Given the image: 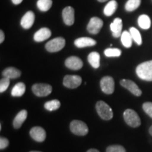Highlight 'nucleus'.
I'll return each mask as SVG.
<instances>
[{
  "label": "nucleus",
  "instance_id": "nucleus-11",
  "mask_svg": "<svg viewBox=\"0 0 152 152\" xmlns=\"http://www.w3.org/2000/svg\"><path fill=\"white\" fill-rule=\"evenodd\" d=\"M62 16L64 23L67 26H72L75 22V11L71 7H67L64 9Z\"/></svg>",
  "mask_w": 152,
  "mask_h": 152
},
{
  "label": "nucleus",
  "instance_id": "nucleus-27",
  "mask_svg": "<svg viewBox=\"0 0 152 152\" xmlns=\"http://www.w3.org/2000/svg\"><path fill=\"white\" fill-rule=\"evenodd\" d=\"M130 33L133 40L138 45H141L142 43V39L140 31L137 29H136L135 28L132 27L130 28Z\"/></svg>",
  "mask_w": 152,
  "mask_h": 152
},
{
  "label": "nucleus",
  "instance_id": "nucleus-14",
  "mask_svg": "<svg viewBox=\"0 0 152 152\" xmlns=\"http://www.w3.org/2000/svg\"><path fill=\"white\" fill-rule=\"evenodd\" d=\"M110 28L112 31V35L114 37L117 38L121 37L122 35V28L123 22L122 19L120 18H116L114 19L113 22L110 25Z\"/></svg>",
  "mask_w": 152,
  "mask_h": 152
},
{
  "label": "nucleus",
  "instance_id": "nucleus-15",
  "mask_svg": "<svg viewBox=\"0 0 152 152\" xmlns=\"http://www.w3.org/2000/svg\"><path fill=\"white\" fill-rule=\"evenodd\" d=\"M35 21V14L33 11H29L23 16L20 20V25L24 29H29L33 26Z\"/></svg>",
  "mask_w": 152,
  "mask_h": 152
},
{
  "label": "nucleus",
  "instance_id": "nucleus-20",
  "mask_svg": "<svg viewBox=\"0 0 152 152\" xmlns=\"http://www.w3.org/2000/svg\"><path fill=\"white\" fill-rule=\"evenodd\" d=\"M90 65L94 68H98L100 66V55L98 52H91L87 57Z\"/></svg>",
  "mask_w": 152,
  "mask_h": 152
},
{
  "label": "nucleus",
  "instance_id": "nucleus-32",
  "mask_svg": "<svg viewBox=\"0 0 152 152\" xmlns=\"http://www.w3.org/2000/svg\"><path fill=\"white\" fill-rule=\"evenodd\" d=\"M142 106L145 113L152 118V102H145Z\"/></svg>",
  "mask_w": 152,
  "mask_h": 152
},
{
  "label": "nucleus",
  "instance_id": "nucleus-25",
  "mask_svg": "<svg viewBox=\"0 0 152 152\" xmlns=\"http://www.w3.org/2000/svg\"><path fill=\"white\" fill-rule=\"evenodd\" d=\"M52 6V0H38L37 7L41 11H47Z\"/></svg>",
  "mask_w": 152,
  "mask_h": 152
},
{
  "label": "nucleus",
  "instance_id": "nucleus-39",
  "mask_svg": "<svg viewBox=\"0 0 152 152\" xmlns=\"http://www.w3.org/2000/svg\"><path fill=\"white\" fill-rule=\"evenodd\" d=\"M30 152H41V151H30Z\"/></svg>",
  "mask_w": 152,
  "mask_h": 152
},
{
  "label": "nucleus",
  "instance_id": "nucleus-7",
  "mask_svg": "<svg viewBox=\"0 0 152 152\" xmlns=\"http://www.w3.org/2000/svg\"><path fill=\"white\" fill-rule=\"evenodd\" d=\"M100 87L102 92L106 94H111L114 92L115 83L113 77L105 76L100 81Z\"/></svg>",
  "mask_w": 152,
  "mask_h": 152
},
{
  "label": "nucleus",
  "instance_id": "nucleus-1",
  "mask_svg": "<svg viewBox=\"0 0 152 152\" xmlns=\"http://www.w3.org/2000/svg\"><path fill=\"white\" fill-rule=\"evenodd\" d=\"M136 73L140 79L152 81V60L140 64L136 68Z\"/></svg>",
  "mask_w": 152,
  "mask_h": 152
},
{
  "label": "nucleus",
  "instance_id": "nucleus-35",
  "mask_svg": "<svg viewBox=\"0 0 152 152\" xmlns=\"http://www.w3.org/2000/svg\"><path fill=\"white\" fill-rule=\"evenodd\" d=\"M12 2L15 5H18L19 4H20L23 1V0H11Z\"/></svg>",
  "mask_w": 152,
  "mask_h": 152
},
{
  "label": "nucleus",
  "instance_id": "nucleus-31",
  "mask_svg": "<svg viewBox=\"0 0 152 152\" xmlns=\"http://www.w3.org/2000/svg\"><path fill=\"white\" fill-rule=\"evenodd\" d=\"M106 152H126V150L123 146L111 145L107 147Z\"/></svg>",
  "mask_w": 152,
  "mask_h": 152
},
{
  "label": "nucleus",
  "instance_id": "nucleus-34",
  "mask_svg": "<svg viewBox=\"0 0 152 152\" xmlns=\"http://www.w3.org/2000/svg\"><path fill=\"white\" fill-rule=\"evenodd\" d=\"M4 32L1 30H0V43H2L4 41Z\"/></svg>",
  "mask_w": 152,
  "mask_h": 152
},
{
  "label": "nucleus",
  "instance_id": "nucleus-24",
  "mask_svg": "<svg viewBox=\"0 0 152 152\" xmlns=\"http://www.w3.org/2000/svg\"><path fill=\"white\" fill-rule=\"evenodd\" d=\"M121 42L125 47L130 48L132 46V37L130 35V32L123 31L122 35L121 36Z\"/></svg>",
  "mask_w": 152,
  "mask_h": 152
},
{
  "label": "nucleus",
  "instance_id": "nucleus-38",
  "mask_svg": "<svg viewBox=\"0 0 152 152\" xmlns=\"http://www.w3.org/2000/svg\"><path fill=\"white\" fill-rule=\"evenodd\" d=\"M97 1H100V2H104V1H106L107 0H97Z\"/></svg>",
  "mask_w": 152,
  "mask_h": 152
},
{
  "label": "nucleus",
  "instance_id": "nucleus-19",
  "mask_svg": "<svg viewBox=\"0 0 152 152\" xmlns=\"http://www.w3.org/2000/svg\"><path fill=\"white\" fill-rule=\"evenodd\" d=\"M2 75L4 77H7L9 79L18 78L21 75V72L16 68L9 67L4 70Z\"/></svg>",
  "mask_w": 152,
  "mask_h": 152
},
{
  "label": "nucleus",
  "instance_id": "nucleus-13",
  "mask_svg": "<svg viewBox=\"0 0 152 152\" xmlns=\"http://www.w3.org/2000/svg\"><path fill=\"white\" fill-rule=\"evenodd\" d=\"M65 65L67 68L71 70H80L83 67V63L79 57L70 56L65 61Z\"/></svg>",
  "mask_w": 152,
  "mask_h": 152
},
{
  "label": "nucleus",
  "instance_id": "nucleus-26",
  "mask_svg": "<svg viewBox=\"0 0 152 152\" xmlns=\"http://www.w3.org/2000/svg\"><path fill=\"white\" fill-rule=\"evenodd\" d=\"M61 106V103L58 100L54 99L52 101H49L45 104V108L49 111H53L55 110L59 109Z\"/></svg>",
  "mask_w": 152,
  "mask_h": 152
},
{
  "label": "nucleus",
  "instance_id": "nucleus-37",
  "mask_svg": "<svg viewBox=\"0 0 152 152\" xmlns=\"http://www.w3.org/2000/svg\"><path fill=\"white\" fill-rule=\"evenodd\" d=\"M149 134H151V135L152 136V125L151 127H150V128H149Z\"/></svg>",
  "mask_w": 152,
  "mask_h": 152
},
{
  "label": "nucleus",
  "instance_id": "nucleus-5",
  "mask_svg": "<svg viewBox=\"0 0 152 152\" xmlns=\"http://www.w3.org/2000/svg\"><path fill=\"white\" fill-rule=\"evenodd\" d=\"M71 132L76 135L85 136L88 133L89 129L87 125L81 121H73L70 125Z\"/></svg>",
  "mask_w": 152,
  "mask_h": 152
},
{
  "label": "nucleus",
  "instance_id": "nucleus-6",
  "mask_svg": "<svg viewBox=\"0 0 152 152\" xmlns=\"http://www.w3.org/2000/svg\"><path fill=\"white\" fill-rule=\"evenodd\" d=\"M32 90L34 94L37 96H46L52 92V87L50 85L45 83H37L33 85Z\"/></svg>",
  "mask_w": 152,
  "mask_h": 152
},
{
  "label": "nucleus",
  "instance_id": "nucleus-8",
  "mask_svg": "<svg viewBox=\"0 0 152 152\" xmlns=\"http://www.w3.org/2000/svg\"><path fill=\"white\" fill-rule=\"evenodd\" d=\"M103 20L102 19L98 17H92L87 25V30L90 33L96 35L99 33L102 26H103Z\"/></svg>",
  "mask_w": 152,
  "mask_h": 152
},
{
  "label": "nucleus",
  "instance_id": "nucleus-10",
  "mask_svg": "<svg viewBox=\"0 0 152 152\" xmlns=\"http://www.w3.org/2000/svg\"><path fill=\"white\" fill-rule=\"evenodd\" d=\"M120 83H121V86H123L125 89L130 91L132 94L135 95L137 96H141L142 90L139 88V87L136 85V83H134L133 81L130 80L123 79L120 82Z\"/></svg>",
  "mask_w": 152,
  "mask_h": 152
},
{
  "label": "nucleus",
  "instance_id": "nucleus-17",
  "mask_svg": "<svg viewBox=\"0 0 152 152\" xmlns=\"http://www.w3.org/2000/svg\"><path fill=\"white\" fill-rule=\"evenodd\" d=\"M74 44L78 48H84L86 47L94 46L96 42L90 37H80L75 39Z\"/></svg>",
  "mask_w": 152,
  "mask_h": 152
},
{
  "label": "nucleus",
  "instance_id": "nucleus-29",
  "mask_svg": "<svg viewBox=\"0 0 152 152\" xmlns=\"http://www.w3.org/2000/svg\"><path fill=\"white\" fill-rule=\"evenodd\" d=\"M121 54V51L117 48H108L104 51V54L107 57H118Z\"/></svg>",
  "mask_w": 152,
  "mask_h": 152
},
{
  "label": "nucleus",
  "instance_id": "nucleus-12",
  "mask_svg": "<svg viewBox=\"0 0 152 152\" xmlns=\"http://www.w3.org/2000/svg\"><path fill=\"white\" fill-rule=\"evenodd\" d=\"M30 134L34 140L39 142H44L46 139V132L41 127H34L30 130Z\"/></svg>",
  "mask_w": 152,
  "mask_h": 152
},
{
  "label": "nucleus",
  "instance_id": "nucleus-21",
  "mask_svg": "<svg viewBox=\"0 0 152 152\" xmlns=\"http://www.w3.org/2000/svg\"><path fill=\"white\" fill-rule=\"evenodd\" d=\"M118 8V3L115 0H111L106 5L104 9V14L106 16H111L115 12Z\"/></svg>",
  "mask_w": 152,
  "mask_h": 152
},
{
  "label": "nucleus",
  "instance_id": "nucleus-36",
  "mask_svg": "<svg viewBox=\"0 0 152 152\" xmlns=\"http://www.w3.org/2000/svg\"><path fill=\"white\" fill-rule=\"evenodd\" d=\"M87 152H99V151H98L97 149H91L90 150H88Z\"/></svg>",
  "mask_w": 152,
  "mask_h": 152
},
{
  "label": "nucleus",
  "instance_id": "nucleus-33",
  "mask_svg": "<svg viewBox=\"0 0 152 152\" xmlns=\"http://www.w3.org/2000/svg\"><path fill=\"white\" fill-rule=\"evenodd\" d=\"M9 144V142L7 138L1 137V139H0V149L1 150L4 149L6 147H8Z\"/></svg>",
  "mask_w": 152,
  "mask_h": 152
},
{
  "label": "nucleus",
  "instance_id": "nucleus-23",
  "mask_svg": "<svg viewBox=\"0 0 152 152\" xmlns=\"http://www.w3.org/2000/svg\"><path fill=\"white\" fill-rule=\"evenodd\" d=\"M138 25L142 29H149L151 27V19L147 15H141L138 18Z\"/></svg>",
  "mask_w": 152,
  "mask_h": 152
},
{
  "label": "nucleus",
  "instance_id": "nucleus-3",
  "mask_svg": "<svg viewBox=\"0 0 152 152\" xmlns=\"http://www.w3.org/2000/svg\"><path fill=\"white\" fill-rule=\"evenodd\" d=\"M123 118L125 123L132 128H137L141 125V120L138 114L132 109H127L123 113Z\"/></svg>",
  "mask_w": 152,
  "mask_h": 152
},
{
  "label": "nucleus",
  "instance_id": "nucleus-9",
  "mask_svg": "<svg viewBox=\"0 0 152 152\" xmlns=\"http://www.w3.org/2000/svg\"><path fill=\"white\" fill-rule=\"evenodd\" d=\"M63 83L64 86L68 88H77L81 85L82 77L79 75H66L64 78Z\"/></svg>",
  "mask_w": 152,
  "mask_h": 152
},
{
  "label": "nucleus",
  "instance_id": "nucleus-30",
  "mask_svg": "<svg viewBox=\"0 0 152 152\" xmlns=\"http://www.w3.org/2000/svg\"><path fill=\"white\" fill-rule=\"evenodd\" d=\"M10 84V79L7 78V77H4L1 79L0 80V92L3 93L7 90Z\"/></svg>",
  "mask_w": 152,
  "mask_h": 152
},
{
  "label": "nucleus",
  "instance_id": "nucleus-16",
  "mask_svg": "<svg viewBox=\"0 0 152 152\" xmlns=\"http://www.w3.org/2000/svg\"><path fill=\"white\" fill-rule=\"evenodd\" d=\"M52 35V32L47 28H42L36 32L34 35V40L37 42L46 40Z\"/></svg>",
  "mask_w": 152,
  "mask_h": 152
},
{
  "label": "nucleus",
  "instance_id": "nucleus-28",
  "mask_svg": "<svg viewBox=\"0 0 152 152\" xmlns=\"http://www.w3.org/2000/svg\"><path fill=\"white\" fill-rule=\"evenodd\" d=\"M140 4L141 0H128L125 4V9L128 11H133L140 7Z\"/></svg>",
  "mask_w": 152,
  "mask_h": 152
},
{
  "label": "nucleus",
  "instance_id": "nucleus-2",
  "mask_svg": "<svg viewBox=\"0 0 152 152\" xmlns=\"http://www.w3.org/2000/svg\"><path fill=\"white\" fill-rule=\"evenodd\" d=\"M96 109L99 115L102 119L109 121L113 116V111L111 108L103 101H99L96 104Z\"/></svg>",
  "mask_w": 152,
  "mask_h": 152
},
{
  "label": "nucleus",
  "instance_id": "nucleus-18",
  "mask_svg": "<svg viewBox=\"0 0 152 152\" xmlns=\"http://www.w3.org/2000/svg\"><path fill=\"white\" fill-rule=\"evenodd\" d=\"M28 116V112L26 110H22L17 114L14 120L13 125H14V128L18 129L21 127L23 123L26 121Z\"/></svg>",
  "mask_w": 152,
  "mask_h": 152
},
{
  "label": "nucleus",
  "instance_id": "nucleus-4",
  "mask_svg": "<svg viewBox=\"0 0 152 152\" xmlns=\"http://www.w3.org/2000/svg\"><path fill=\"white\" fill-rule=\"evenodd\" d=\"M66 40L63 37H56L49 41L45 45V48L49 52H59L65 47Z\"/></svg>",
  "mask_w": 152,
  "mask_h": 152
},
{
  "label": "nucleus",
  "instance_id": "nucleus-22",
  "mask_svg": "<svg viewBox=\"0 0 152 152\" xmlns=\"http://www.w3.org/2000/svg\"><path fill=\"white\" fill-rule=\"evenodd\" d=\"M26 92V85L23 83H18L13 87L11 95L13 96H21Z\"/></svg>",
  "mask_w": 152,
  "mask_h": 152
}]
</instances>
